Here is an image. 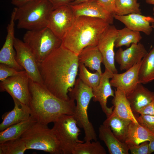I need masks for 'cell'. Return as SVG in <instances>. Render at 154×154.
<instances>
[{
	"label": "cell",
	"mask_w": 154,
	"mask_h": 154,
	"mask_svg": "<svg viewBox=\"0 0 154 154\" xmlns=\"http://www.w3.org/2000/svg\"><path fill=\"white\" fill-rule=\"evenodd\" d=\"M105 149L98 141L85 142L78 144L72 154H106Z\"/></svg>",
	"instance_id": "31"
},
{
	"label": "cell",
	"mask_w": 154,
	"mask_h": 154,
	"mask_svg": "<svg viewBox=\"0 0 154 154\" xmlns=\"http://www.w3.org/2000/svg\"><path fill=\"white\" fill-rule=\"evenodd\" d=\"M79 63L92 71L96 70L102 74L101 63L103 57L98 47L88 46L84 48L78 55Z\"/></svg>",
	"instance_id": "23"
},
{
	"label": "cell",
	"mask_w": 154,
	"mask_h": 154,
	"mask_svg": "<svg viewBox=\"0 0 154 154\" xmlns=\"http://www.w3.org/2000/svg\"><path fill=\"white\" fill-rule=\"evenodd\" d=\"M99 137L105 143L110 154H129L128 145L119 140L110 127L103 124L101 125L99 128Z\"/></svg>",
	"instance_id": "21"
},
{
	"label": "cell",
	"mask_w": 154,
	"mask_h": 154,
	"mask_svg": "<svg viewBox=\"0 0 154 154\" xmlns=\"http://www.w3.org/2000/svg\"><path fill=\"white\" fill-rule=\"evenodd\" d=\"M79 78L85 84L92 89L98 85L102 74L97 71L92 73L84 64L80 63H79Z\"/></svg>",
	"instance_id": "32"
},
{
	"label": "cell",
	"mask_w": 154,
	"mask_h": 154,
	"mask_svg": "<svg viewBox=\"0 0 154 154\" xmlns=\"http://www.w3.org/2000/svg\"><path fill=\"white\" fill-rule=\"evenodd\" d=\"M154 152V139L149 141V154Z\"/></svg>",
	"instance_id": "40"
},
{
	"label": "cell",
	"mask_w": 154,
	"mask_h": 154,
	"mask_svg": "<svg viewBox=\"0 0 154 154\" xmlns=\"http://www.w3.org/2000/svg\"><path fill=\"white\" fill-rule=\"evenodd\" d=\"M142 60L123 73L113 74L110 81L112 86L123 92L126 96L131 92L139 83V72Z\"/></svg>",
	"instance_id": "16"
},
{
	"label": "cell",
	"mask_w": 154,
	"mask_h": 154,
	"mask_svg": "<svg viewBox=\"0 0 154 154\" xmlns=\"http://www.w3.org/2000/svg\"><path fill=\"white\" fill-rule=\"evenodd\" d=\"M53 123L52 129L59 141L62 154H72L76 146L84 142L78 139L81 131L73 116L62 115Z\"/></svg>",
	"instance_id": "8"
},
{
	"label": "cell",
	"mask_w": 154,
	"mask_h": 154,
	"mask_svg": "<svg viewBox=\"0 0 154 154\" xmlns=\"http://www.w3.org/2000/svg\"><path fill=\"white\" fill-rule=\"evenodd\" d=\"M23 41L35 56L38 64L43 62L54 50L61 46L62 40L47 27L28 30Z\"/></svg>",
	"instance_id": "6"
},
{
	"label": "cell",
	"mask_w": 154,
	"mask_h": 154,
	"mask_svg": "<svg viewBox=\"0 0 154 154\" xmlns=\"http://www.w3.org/2000/svg\"><path fill=\"white\" fill-rule=\"evenodd\" d=\"M14 106L10 111L2 116L3 121L0 124V131H2L13 125L27 120L31 116L29 106L17 100L13 99Z\"/></svg>",
	"instance_id": "19"
},
{
	"label": "cell",
	"mask_w": 154,
	"mask_h": 154,
	"mask_svg": "<svg viewBox=\"0 0 154 154\" xmlns=\"http://www.w3.org/2000/svg\"><path fill=\"white\" fill-rule=\"evenodd\" d=\"M79 66L78 55L62 45L38 64L43 85L65 100L70 99L68 92L74 86Z\"/></svg>",
	"instance_id": "1"
},
{
	"label": "cell",
	"mask_w": 154,
	"mask_h": 154,
	"mask_svg": "<svg viewBox=\"0 0 154 154\" xmlns=\"http://www.w3.org/2000/svg\"><path fill=\"white\" fill-rule=\"evenodd\" d=\"M26 72L25 70H19L5 64H0V80L2 81L7 78L23 74Z\"/></svg>",
	"instance_id": "33"
},
{
	"label": "cell",
	"mask_w": 154,
	"mask_h": 154,
	"mask_svg": "<svg viewBox=\"0 0 154 154\" xmlns=\"http://www.w3.org/2000/svg\"><path fill=\"white\" fill-rule=\"evenodd\" d=\"M139 124L154 132V116L141 115L136 117Z\"/></svg>",
	"instance_id": "34"
},
{
	"label": "cell",
	"mask_w": 154,
	"mask_h": 154,
	"mask_svg": "<svg viewBox=\"0 0 154 154\" xmlns=\"http://www.w3.org/2000/svg\"><path fill=\"white\" fill-rule=\"evenodd\" d=\"M133 113H138L142 108L154 100V92L139 83L133 91L126 96Z\"/></svg>",
	"instance_id": "20"
},
{
	"label": "cell",
	"mask_w": 154,
	"mask_h": 154,
	"mask_svg": "<svg viewBox=\"0 0 154 154\" xmlns=\"http://www.w3.org/2000/svg\"><path fill=\"white\" fill-rule=\"evenodd\" d=\"M70 99L76 102L74 115L77 125L84 132L85 142L97 141V135L87 113L88 105L94 97L92 88L85 84L79 78L76 79L74 87L69 90Z\"/></svg>",
	"instance_id": "4"
},
{
	"label": "cell",
	"mask_w": 154,
	"mask_h": 154,
	"mask_svg": "<svg viewBox=\"0 0 154 154\" xmlns=\"http://www.w3.org/2000/svg\"><path fill=\"white\" fill-rule=\"evenodd\" d=\"M29 78L26 72L9 77L0 83L1 92H6L12 97L29 106L31 97L29 87Z\"/></svg>",
	"instance_id": "10"
},
{
	"label": "cell",
	"mask_w": 154,
	"mask_h": 154,
	"mask_svg": "<svg viewBox=\"0 0 154 154\" xmlns=\"http://www.w3.org/2000/svg\"><path fill=\"white\" fill-rule=\"evenodd\" d=\"M146 2L149 4L154 5V0H145Z\"/></svg>",
	"instance_id": "42"
},
{
	"label": "cell",
	"mask_w": 154,
	"mask_h": 154,
	"mask_svg": "<svg viewBox=\"0 0 154 154\" xmlns=\"http://www.w3.org/2000/svg\"><path fill=\"white\" fill-rule=\"evenodd\" d=\"M110 24L101 19L86 16L76 18L62 40L61 45L78 55L88 46H96Z\"/></svg>",
	"instance_id": "3"
},
{
	"label": "cell",
	"mask_w": 154,
	"mask_h": 154,
	"mask_svg": "<svg viewBox=\"0 0 154 154\" xmlns=\"http://www.w3.org/2000/svg\"><path fill=\"white\" fill-rule=\"evenodd\" d=\"M147 53L142 44L132 43L125 50L119 48L115 54V59L119 65L120 70H126L141 61Z\"/></svg>",
	"instance_id": "14"
},
{
	"label": "cell",
	"mask_w": 154,
	"mask_h": 154,
	"mask_svg": "<svg viewBox=\"0 0 154 154\" xmlns=\"http://www.w3.org/2000/svg\"><path fill=\"white\" fill-rule=\"evenodd\" d=\"M113 16L114 18L131 30L142 32L147 35L152 31L153 28L150 23H154V18L151 17L136 13L122 16L114 15Z\"/></svg>",
	"instance_id": "18"
},
{
	"label": "cell",
	"mask_w": 154,
	"mask_h": 154,
	"mask_svg": "<svg viewBox=\"0 0 154 154\" xmlns=\"http://www.w3.org/2000/svg\"><path fill=\"white\" fill-rule=\"evenodd\" d=\"M33 0H11V3L16 7L21 6Z\"/></svg>",
	"instance_id": "39"
},
{
	"label": "cell",
	"mask_w": 154,
	"mask_h": 154,
	"mask_svg": "<svg viewBox=\"0 0 154 154\" xmlns=\"http://www.w3.org/2000/svg\"><path fill=\"white\" fill-rule=\"evenodd\" d=\"M37 122L31 116L28 119L13 125L0 131V144L21 137L32 125Z\"/></svg>",
	"instance_id": "25"
},
{
	"label": "cell",
	"mask_w": 154,
	"mask_h": 154,
	"mask_svg": "<svg viewBox=\"0 0 154 154\" xmlns=\"http://www.w3.org/2000/svg\"><path fill=\"white\" fill-rule=\"evenodd\" d=\"M15 9L11 13L10 20L7 27V35L5 42L0 51V63L19 70H24L16 60V52L15 51Z\"/></svg>",
	"instance_id": "13"
},
{
	"label": "cell",
	"mask_w": 154,
	"mask_h": 154,
	"mask_svg": "<svg viewBox=\"0 0 154 154\" xmlns=\"http://www.w3.org/2000/svg\"><path fill=\"white\" fill-rule=\"evenodd\" d=\"M141 115L154 116V100L141 109L138 112Z\"/></svg>",
	"instance_id": "37"
},
{
	"label": "cell",
	"mask_w": 154,
	"mask_h": 154,
	"mask_svg": "<svg viewBox=\"0 0 154 154\" xmlns=\"http://www.w3.org/2000/svg\"><path fill=\"white\" fill-rule=\"evenodd\" d=\"M151 25L153 29H154V23H151Z\"/></svg>",
	"instance_id": "43"
},
{
	"label": "cell",
	"mask_w": 154,
	"mask_h": 154,
	"mask_svg": "<svg viewBox=\"0 0 154 154\" xmlns=\"http://www.w3.org/2000/svg\"><path fill=\"white\" fill-rule=\"evenodd\" d=\"M149 141L143 142L137 145H128L132 154H149Z\"/></svg>",
	"instance_id": "35"
},
{
	"label": "cell",
	"mask_w": 154,
	"mask_h": 154,
	"mask_svg": "<svg viewBox=\"0 0 154 154\" xmlns=\"http://www.w3.org/2000/svg\"><path fill=\"white\" fill-rule=\"evenodd\" d=\"M15 8L17 28L28 30L47 27L50 14L53 9L48 0H33Z\"/></svg>",
	"instance_id": "5"
},
{
	"label": "cell",
	"mask_w": 154,
	"mask_h": 154,
	"mask_svg": "<svg viewBox=\"0 0 154 154\" xmlns=\"http://www.w3.org/2000/svg\"><path fill=\"white\" fill-rule=\"evenodd\" d=\"M113 105V112L119 117L139 124L131 109L130 104L125 93L116 88L115 96L112 100Z\"/></svg>",
	"instance_id": "22"
},
{
	"label": "cell",
	"mask_w": 154,
	"mask_h": 154,
	"mask_svg": "<svg viewBox=\"0 0 154 154\" xmlns=\"http://www.w3.org/2000/svg\"><path fill=\"white\" fill-rule=\"evenodd\" d=\"M153 14L154 15V7L153 8Z\"/></svg>",
	"instance_id": "44"
},
{
	"label": "cell",
	"mask_w": 154,
	"mask_h": 154,
	"mask_svg": "<svg viewBox=\"0 0 154 154\" xmlns=\"http://www.w3.org/2000/svg\"><path fill=\"white\" fill-rule=\"evenodd\" d=\"M69 5L76 18L80 16L88 17L101 19L110 25L113 23V15L107 12L96 0Z\"/></svg>",
	"instance_id": "17"
},
{
	"label": "cell",
	"mask_w": 154,
	"mask_h": 154,
	"mask_svg": "<svg viewBox=\"0 0 154 154\" xmlns=\"http://www.w3.org/2000/svg\"><path fill=\"white\" fill-rule=\"evenodd\" d=\"M27 149L43 151L51 154H62L59 141L47 125L36 122L21 136Z\"/></svg>",
	"instance_id": "7"
},
{
	"label": "cell",
	"mask_w": 154,
	"mask_h": 154,
	"mask_svg": "<svg viewBox=\"0 0 154 154\" xmlns=\"http://www.w3.org/2000/svg\"><path fill=\"white\" fill-rule=\"evenodd\" d=\"M130 121L119 117L113 112L107 117L103 124L110 127L114 135L122 142H125Z\"/></svg>",
	"instance_id": "26"
},
{
	"label": "cell",
	"mask_w": 154,
	"mask_h": 154,
	"mask_svg": "<svg viewBox=\"0 0 154 154\" xmlns=\"http://www.w3.org/2000/svg\"><path fill=\"white\" fill-rule=\"evenodd\" d=\"M92 0H74L70 4L76 5Z\"/></svg>",
	"instance_id": "41"
},
{
	"label": "cell",
	"mask_w": 154,
	"mask_h": 154,
	"mask_svg": "<svg viewBox=\"0 0 154 154\" xmlns=\"http://www.w3.org/2000/svg\"><path fill=\"white\" fill-rule=\"evenodd\" d=\"M76 19L69 5L60 6L53 9L51 12L47 27L62 40Z\"/></svg>",
	"instance_id": "9"
},
{
	"label": "cell",
	"mask_w": 154,
	"mask_h": 154,
	"mask_svg": "<svg viewBox=\"0 0 154 154\" xmlns=\"http://www.w3.org/2000/svg\"><path fill=\"white\" fill-rule=\"evenodd\" d=\"M142 38L140 32L131 30L125 27L118 30L115 47L117 48L125 46L129 47L131 44L139 42Z\"/></svg>",
	"instance_id": "28"
},
{
	"label": "cell",
	"mask_w": 154,
	"mask_h": 154,
	"mask_svg": "<svg viewBox=\"0 0 154 154\" xmlns=\"http://www.w3.org/2000/svg\"><path fill=\"white\" fill-rule=\"evenodd\" d=\"M133 13L141 14L137 0H116L114 15L122 16Z\"/></svg>",
	"instance_id": "29"
},
{
	"label": "cell",
	"mask_w": 154,
	"mask_h": 154,
	"mask_svg": "<svg viewBox=\"0 0 154 154\" xmlns=\"http://www.w3.org/2000/svg\"><path fill=\"white\" fill-rule=\"evenodd\" d=\"M118 30L110 25L101 36L97 46L102 57V63L106 69L113 74L117 73L115 64V41Z\"/></svg>",
	"instance_id": "12"
},
{
	"label": "cell",
	"mask_w": 154,
	"mask_h": 154,
	"mask_svg": "<svg viewBox=\"0 0 154 154\" xmlns=\"http://www.w3.org/2000/svg\"><path fill=\"white\" fill-rule=\"evenodd\" d=\"M14 48L18 64L26 72L29 79L43 84L38 64L33 54L23 41L15 38Z\"/></svg>",
	"instance_id": "11"
},
{
	"label": "cell",
	"mask_w": 154,
	"mask_h": 154,
	"mask_svg": "<svg viewBox=\"0 0 154 154\" xmlns=\"http://www.w3.org/2000/svg\"><path fill=\"white\" fill-rule=\"evenodd\" d=\"M107 12L114 15L115 14L116 0H96Z\"/></svg>",
	"instance_id": "36"
},
{
	"label": "cell",
	"mask_w": 154,
	"mask_h": 154,
	"mask_svg": "<svg viewBox=\"0 0 154 154\" xmlns=\"http://www.w3.org/2000/svg\"><path fill=\"white\" fill-rule=\"evenodd\" d=\"M29 87L31 97L29 107L31 116L37 122L48 125L62 115H74L76 107L74 100L59 99L42 84L30 79Z\"/></svg>",
	"instance_id": "2"
},
{
	"label": "cell",
	"mask_w": 154,
	"mask_h": 154,
	"mask_svg": "<svg viewBox=\"0 0 154 154\" xmlns=\"http://www.w3.org/2000/svg\"><path fill=\"white\" fill-rule=\"evenodd\" d=\"M27 150L21 137L0 144V154H23Z\"/></svg>",
	"instance_id": "30"
},
{
	"label": "cell",
	"mask_w": 154,
	"mask_h": 154,
	"mask_svg": "<svg viewBox=\"0 0 154 154\" xmlns=\"http://www.w3.org/2000/svg\"><path fill=\"white\" fill-rule=\"evenodd\" d=\"M113 74L105 69L104 72L102 74L99 84L92 89L94 95L93 101L99 102L107 117L111 115L114 108L113 106L109 108L107 105L108 98L110 96L114 97L115 96V92L111 88L110 81Z\"/></svg>",
	"instance_id": "15"
},
{
	"label": "cell",
	"mask_w": 154,
	"mask_h": 154,
	"mask_svg": "<svg viewBox=\"0 0 154 154\" xmlns=\"http://www.w3.org/2000/svg\"><path fill=\"white\" fill-rule=\"evenodd\" d=\"M154 80V46L143 58L139 72V81L145 84Z\"/></svg>",
	"instance_id": "27"
},
{
	"label": "cell",
	"mask_w": 154,
	"mask_h": 154,
	"mask_svg": "<svg viewBox=\"0 0 154 154\" xmlns=\"http://www.w3.org/2000/svg\"><path fill=\"white\" fill-rule=\"evenodd\" d=\"M52 4L53 9L60 6L69 5L74 0H48Z\"/></svg>",
	"instance_id": "38"
},
{
	"label": "cell",
	"mask_w": 154,
	"mask_h": 154,
	"mask_svg": "<svg viewBox=\"0 0 154 154\" xmlns=\"http://www.w3.org/2000/svg\"><path fill=\"white\" fill-rule=\"evenodd\" d=\"M154 139V132L139 124L131 122L125 142L128 145H137Z\"/></svg>",
	"instance_id": "24"
}]
</instances>
